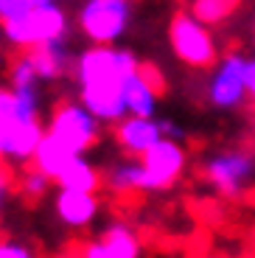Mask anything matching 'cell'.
Returning a JSON list of instances; mask_svg holds the SVG:
<instances>
[{
    "label": "cell",
    "instance_id": "cell-13",
    "mask_svg": "<svg viewBox=\"0 0 255 258\" xmlns=\"http://www.w3.org/2000/svg\"><path fill=\"white\" fill-rule=\"evenodd\" d=\"M73 157H76V152H73L68 143H62L56 135H51V132H45L39 146H37V152H34V157H31V163L42 171V174H48L56 182V177L71 166Z\"/></svg>",
    "mask_w": 255,
    "mask_h": 258
},
{
    "label": "cell",
    "instance_id": "cell-2",
    "mask_svg": "<svg viewBox=\"0 0 255 258\" xmlns=\"http://www.w3.org/2000/svg\"><path fill=\"white\" fill-rule=\"evenodd\" d=\"M0 23H3L9 42H14L17 48H34L42 45V42H51V39H59L65 37V28H68L62 9L53 6V3L23 12L17 17L0 20Z\"/></svg>",
    "mask_w": 255,
    "mask_h": 258
},
{
    "label": "cell",
    "instance_id": "cell-10",
    "mask_svg": "<svg viewBox=\"0 0 255 258\" xmlns=\"http://www.w3.org/2000/svg\"><path fill=\"white\" fill-rule=\"evenodd\" d=\"M82 258H138L141 255V241L126 225H109L101 233V239L87 241L79 247Z\"/></svg>",
    "mask_w": 255,
    "mask_h": 258
},
{
    "label": "cell",
    "instance_id": "cell-23",
    "mask_svg": "<svg viewBox=\"0 0 255 258\" xmlns=\"http://www.w3.org/2000/svg\"><path fill=\"white\" fill-rule=\"evenodd\" d=\"M48 3H53V0H0V20L17 17V14H23V12L48 6Z\"/></svg>",
    "mask_w": 255,
    "mask_h": 258
},
{
    "label": "cell",
    "instance_id": "cell-18",
    "mask_svg": "<svg viewBox=\"0 0 255 258\" xmlns=\"http://www.w3.org/2000/svg\"><path fill=\"white\" fill-rule=\"evenodd\" d=\"M107 185L118 194H126V191H143V166L141 160H129L115 166L112 171L107 174Z\"/></svg>",
    "mask_w": 255,
    "mask_h": 258
},
{
    "label": "cell",
    "instance_id": "cell-20",
    "mask_svg": "<svg viewBox=\"0 0 255 258\" xmlns=\"http://www.w3.org/2000/svg\"><path fill=\"white\" fill-rule=\"evenodd\" d=\"M17 121H20L17 96L9 87H0V157L6 152V141H9V135H12V129Z\"/></svg>",
    "mask_w": 255,
    "mask_h": 258
},
{
    "label": "cell",
    "instance_id": "cell-15",
    "mask_svg": "<svg viewBox=\"0 0 255 258\" xmlns=\"http://www.w3.org/2000/svg\"><path fill=\"white\" fill-rule=\"evenodd\" d=\"M42 135L45 132H42L37 118H34V121H23V118H20V121L14 123L9 141H6L3 157H9V160H31L37 146H39V141H42Z\"/></svg>",
    "mask_w": 255,
    "mask_h": 258
},
{
    "label": "cell",
    "instance_id": "cell-17",
    "mask_svg": "<svg viewBox=\"0 0 255 258\" xmlns=\"http://www.w3.org/2000/svg\"><path fill=\"white\" fill-rule=\"evenodd\" d=\"M56 182L62 188H73V191H93V194H96L98 188H101V174H98L96 168L90 166L82 155H76L71 166L56 177Z\"/></svg>",
    "mask_w": 255,
    "mask_h": 258
},
{
    "label": "cell",
    "instance_id": "cell-9",
    "mask_svg": "<svg viewBox=\"0 0 255 258\" xmlns=\"http://www.w3.org/2000/svg\"><path fill=\"white\" fill-rule=\"evenodd\" d=\"M82 104L98 121H121L126 115L123 82L121 79H107V82L82 84Z\"/></svg>",
    "mask_w": 255,
    "mask_h": 258
},
{
    "label": "cell",
    "instance_id": "cell-25",
    "mask_svg": "<svg viewBox=\"0 0 255 258\" xmlns=\"http://www.w3.org/2000/svg\"><path fill=\"white\" fill-rule=\"evenodd\" d=\"M0 258H31V252L12 241H0Z\"/></svg>",
    "mask_w": 255,
    "mask_h": 258
},
{
    "label": "cell",
    "instance_id": "cell-27",
    "mask_svg": "<svg viewBox=\"0 0 255 258\" xmlns=\"http://www.w3.org/2000/svg\"><path fill=\"white\" fill-rule=\"evenodd\" d=\"M6 188H9V171L0 166V202H3V194H6Z\"/></svg>",
    "mask_w": 255,
    "mask_h": 258
},
{
    "label": "cell",
    "instance_id": "cell-1",
    "mask_svg": "<svg viewBox=\"0 0 255 258\" xmlns=\"http://www.w3.org/2000/svg\"><path fill=\"white\" fill-rule=\"evenodd\" d=\"M168 42L179 62L205 71L216 62V42L205 23H199L191 12H177L168 23Z\"/></svg>",
    "mask_w": 255,
    "mask_h": 258
},
{
    "label": "cell",
    "instance_id": "cell-6",
    "mask_svg": "<svg viewBox=\"0 0 255 258\" xmlns=\"http://www.w3.org/2000/svg\"><path fill=\"white\" fill-rule=\"evenodd\" d=\"M202 177L222 197H238L255 177V157L249 152H222L202 163Z\"/></svg>",
    "mask_w": 255,
    "mask_h": 258
},
{
    "label": "cell",
    "instance_id": "cell-24",
    "mask_svg": "<svg viewBox=\"0 0 255 258\" xmlns=\"http://www.w3.org/2000/svg\"><path fill=\"white\" fill-rule=\"evenodd\" d=\"M138 71H141V76L154 87V93H157V96H163V93H166V82H163V76H160V71L154 68V64L141 62V68H138Z\"/></svg>",
    "mask_w": 255,
    "mask_h": 258
},
{
    "label": "cell",
    "instance_id": "cell-16",
    "mask_svg": "<svg viewBox=\"0 0 255 258\" xmlns=\"http://www.w3.org/2000/svg\"><path fill=\"white\" fill-rule=\"evenodd\" d=\"M123 101H126V112L141 118H152L154 107H157V93L154 87L141 76V71H135L132 76L123 79Z\"/></svg>",
    "mask_w": 255,
    "mask_h": 258
},
{
    "label": "cell",
    "instance_id": "cell-4",
    "mask_svg": "<svg viewBox=\"0 0 255 258\" xmlns=\"http://www.w3.org/2000/svg\"><path fill=\"white\" fill-rule=\"evenodd\" d=\"M138 160L143 166V191H166L182 177L188 155L174 138H160Z\"/></svg>",
    "mask_w": 255,
    "mask_h": 258
},
{
    "label": "cell",
    "instance_id": "cell-5",
    "mask_svg": "<svg viewBox=\"0 0 255 258\" xmlns=\"http://www.w3.org/2000/svg\"><path fill=\"white\" fill-rule=\"evenodd\" d=\"M48 132L56 135L62 143H68L76 155H84L87 149H93L98 143V118L84 104L79 107L73 101H62L53 110Z\"/></svg>",
    "mask_w": 255,
    "mask_h": 258
},
{
    "label": "cell",
    "instance_id": "cell-11",
    "mask_svg": "<svg viewBox=\"0 0 255 258\" xmlns=\"http://www.w3.org/2000/svg\"><path fill=\"white\" fill-rule=\"evenodd\" d=\"M160 138H163L160 121H152V118L129 115V118H121V123L115 126V141H118V146L132 157H141Z\"/></svg>",
    "mask_w": 255,
    "mask_h": 258
},
{
    "label": "cell",
    "instance_id": "cell-26",
    "mask_svg": "<svg viewBox=\"0 0 255 258\" xmlns=\"http://www.w3.org/2000/svg\"><path fill=\"white\" fill-rule=\"evenodd\" d=\"M247 93L255 98V59H247Z\"/></svg>",
    "mask_w": 255,
    "mask_h": 258
},
{
    "label": "cell",
    "instance_id": "cell-22",
    "mask_svg": "<svg viewBox=\"0 0 255 258\" xmlns=\"http://www.w3.org/2000/svg\"><path fill=\"white\" fill-rule=\"evenodd\" d=\"M48 182H51V177L42 174L37 166H31L26 171V177H23V194H26L28 200H39V197L48 191Z\"/></svg>",
    "mask_w": 255,
    "mask_h": 258
},
{
    "label": "cell",
    "instance_id": "cell-12",
    "mask_svg": "<svg viewBox=\"0 0 255 258\" xmlns=\"http://www.w3.org/2000/svg\"><path fill=\"white\" fill-rule=\"evenodd\" d=\"M56 213L68 227H87L98 213V200L93 191L62 188L56 197Z\"/></svg>",
    "mask_w": 255,
    "mask_h": 258
},
{
    "label": "cell",
    "instance_id": "cell-19",
    "mask_svg": "<svg viewBox=\"0 0 255 258\" xmlns=\"http://www.w3.org/2000/svg\"><path fill=\"white\" fill-rule=\"evenodd\" d=\"M238 0H191V14L205 26H219L236 12Z\"/></svg>",
    "mask_w": 255,
    "mask_h": 258
},
{
    "label": "cell",
    "instance_id": "cell-21",
    "mask_svg": "<svg viewBox=\"0 0 255 258\" xmlns=\"http://www.w3.org/2000/svg\"><path fill=\"white\" fill-rule=\"evenodd\" d=\"M9 79H12V90H37V68H34L28 51H23L17 59L12 62V71H9Z\"/></svg>",
    "mask_w": 255,
    "mask_h": 258
},
{
    "label": "cell",
    "instance_id": "cell-14",
    "mask_svg": "<svg viewBox=\"0 0 255 258\" xmlns=\"http://www.w3.org/2000/svg\"><path fill=\"white\" fill-rule=\"evenodd\" d=\"M23 51H28L39 79H59L68 71V45H65V37L42 42V45H34V48H23Z\"/></svg>",
    "mask_w": 255,
    "mask_h": 258
},
{
    "label": "cell",
    "instance_id": "cell-8",
    "mask_svg": "<svg viewBox=\"0 0 255 258\" xmlns=\"http://www.w3.org/2000/svg\"><path fill=\"white\" fill-rule=\"evenodd\" d=\"M244 93H247V59H241L238 53H230L219 64L208 96H211L213 107L230 110V107H236L244 98Z\"/></svg>",
    "mask_w": 255,
    "mask_h": 258
},
{
    "label": "cell",
    "instance_id": "cell-7",
    "mask_svg": "<svg viewBox=\"0 0 255 258\" xmlns=\"http://www.w3.org/2000/svg\"><path fill=\"white\" fill-rule=\"evenodd\" d=\"M141 68V62L129 51H115L109 45H96L84 51V56L76 64L79 84L87 82H107V79H126Z\"/></svg>",
    "mask_w": 255,
    "mask_h": 258
},
{
    "label": "cell",
    "instance_id": "cell-28",
    "mask_svg": "<svg viewBox=\"0 0 255 258\" xmlns=\"http://www.w3.org/2000/svg\"><path fill=\"white\" fill-rule=\"evenodd\" d=\"M56 258H82V252L73 250V252H62V255H56Z\"/></svg>",
    "mask_w": 255,
    "mask_h": 258
},
{
    "label": "cell",
    "instance_id": "cell-29",
    "mask_svg": "<svg viewBox=\"0 0 255 258\" xmlns=\"http://www.w3.org/2000/svg\"><path fill=\"white\" fill-rule=\"evenodd\" d=\"M188 258H230V255H208V252H202V255H188Z\"/></svg>",
    "mask_w": 255,
    "mask_h": 258
},
{
    "label": "cell",
    "instance_id": "cell-3",
    "mask_svg": "<svg viewBox=\"0 0 255 258\" xmlns=\"http://www.w3.org/2000/svg\"><path fill=\"white\" fill-rule=\"evenodd\" d=\"M132 20L129 0H87L79 14V26L96 45H109L126 31Z\"/></svg>",
    "mask_w": 255,
    "mask_h": 258
}]
</instances>
